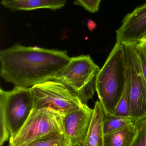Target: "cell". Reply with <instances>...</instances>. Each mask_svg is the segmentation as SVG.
Segmentation results:
<instances>
[{
	"label": "cell",
	"instance_id": "4",
	"mask_svg": "<svg viewBox=\"0 0 146 146\" xmlns=\"http://www.w3.org/2000/svg\"><path fill=\"white\" fill-rule=\"evenodd\" d=\"M100 69L89 55L74 56L52 80L64 84L83 104H87L96 91Z\"/></svg>",
	"mask_w": 146,
	"mask_h": 146
},
{
	"label": "cell",
	"instance_id": "3",
	"mask_svg": "<svg viewBox=\"0 0 146 146\" xmlns=\"http://www.w3.org/2000/svg\"><path fill=\"white\" fill-rule=\"evenodd\" d=\"M30 88L15 86L13 90L0 89V146L15 136L33 110Z\"/></svg>",
	"mask_w": 146,
	"mask_h": 146
},
{
	"label": "cell",
	"instance_id": "13",
	"mask_svg": "<svg viewBox=\"0 0 146 146\" xmlns=\"http://www.w3.org/2000/svg\"><path fill=\"white\" fill-rule=\"evenodd\" d=\"M130 74L127 65L126 79L124 89L112 115L115 116L130 118Z\"/></svg>",
	"mask_w": 146,
	"mask_h": 146
},
{
	"label": "cell",
	"instance_id": "7",
	"mask_svg": "<svg viewBox=\"0 0 146 146\" xmlns=\"http://www.w3.org/2000/svg\"><path fill=\"white\" fill-rule=\"evenodd\" d=\"M137 43L122 44L130 74V118L133 123L146 117V82L137 54Z\"/></svg>",
	"mask_w": 146,
	"mask_h": 146
},
{
	"label": "cell",
	"instance_id": "2",
	"mask_svg": "<svg viewBox=\"0 0 146 146\" xmlns=\"http://www.w3.org/2000/svg\"><path fill=\"white\" fill-rule=\"evenodd\" d=\"M127 64L122 44L116 43L97 78L96 92L106 116L112 115L124 89Z\"/></svg>",
	"mask_w": 146,
	"mask_h": 146
},
{
	"label": "cell",
	"instance_id": "1",
	"mask_svg": "<svg viewBox=\"0 0 146 146\" xmlns=\"http://www.w3.org/2000/svg\"><path fill=\"white\" fill-rule=\"evenodd\" d=\"M70 59L65 51L16 44L0 51V74L15 86L31 87L53 80Z\"/></svg>",
	"mask_w": 146,
	"mask_h": 146
},
{
	"label": "cell",
	"instance_id": "9",
	"mask_svg": "<svg viewBox=\"0 0 146 146\" xmlns=\"http://www.w3.org/2000/svg\"><path fill=\"white\" fill-rule=\"evenodd\" d=\"M116 33L117 44L140 42L146 33V3L124 17Z\"/></svg>",
	"mask_w": 146,
	"mask_h": 146
},
{
	"label": "cell",
	"instance_id": "20",
	"mask_svg": "<svg viewBox=\"0 0 146 146\" xmlns=\"http://www.w3.org/2000/svg\"><path fill=\"white\" fill-rule=\"evenodd\" d=\"M140 42H146V33L144 35V36L142 37V38H141Z\"/></svg>",
	"mask_w": 146,
	"mask_h": 146
},
{
	"label": "cell",
	"instance_id": "15",
	"mask_svg": "<svg viewBox=\"0 0 146 146\" xmlns=\"http://www.w3.org/2000/svg\"><path fill=\"white\" fill-rule=\"evenodd\" d=\"M64 135L54 134L44 136L31 142L26 146H69Z\"/></svg>",
	"mask_w": 146,
	"mask_h": 146
},
{
	"label": "cell",
	"instance_id": "5",
	"mask_svg": "<svg viewBox=\"0 0 146 146\" xmlns=\"http://www.w3.org/2000/svg\"><path fill=\"white\" fill-rule=\"evenodd\" d=\"M64 115L49 108L33 109L19 133L9 138L14 146H26L44 136L64 135Z\"/></svg>",
	"mask_w": 146,
	"mask_h": 146
},
{
	"label": "cell",
	"instance_id": "21",
	"mask_svg": "<svg viewBox=\"0 0 146 146\" xmlns=\"http://www.w3.org/2000/svg\"><path fill=\"white\" fill-rule=\"evenodd\" d=\"M8 146H14L13 145H11V144H9V145Z\"/></svg>",
	"mask_w": 146,
	"mask_h": 146
},
{
	"label": "cell",
	"instance_id": "22",
	"mask_svg": "<svg viewBox=\"0 0 146 146\" xmlns=\"http://www.w3.org/2000/svg\"><path fill=\"white\" fill-rule=\"evenodd\" d=\"M145 146H146V139L145 140Z\"/></svg>",
	"mask_w": 146,
	"mask_h": 146
},
{
	"label": "cell",
	"instance_id": "16",
	"mask_svg": "<svg viewBox=\"0 0 146 146\" xmlns=\"http://www.w3.org/2000/svg\"><path fill=\"white\" fill-rule=\"evenodd\" d=\"M136 123L137 126V133L130 146H145L146 139V117Z\"/></svg>",
	"mask_w": 146,
	"mask_h": 146
},
{
	"label": "cell",
	"instance_id": "8",
	"mask_svg": "<svg viewBox=\"0 0 146 146\" xmlns=\"http://www.w3.org/2000/svg\"><path fill=\"white\" fill-rule=\"evenodd\" d=\"M93 112V109L84 104L80 109L64 115V135L69 146H79L84 142L90 127Z\"/></svg>",
	"mask_w": 146,
	"mask_h": 146
},
{
	"label": "cell",
	"instance_id": "11",
	"mask_svg": "<svg viewBox=\"0 0 146 146\" xmlns=\"http://www.w3.org/2000/svg\"><path fill=\"white\" fill-rule=\"evenodd\" d=\"M67 0H1V4L11 12L32 11L40 9H48L53 11L61 9Z\"/></svg>",
	"mask_w": 146,
	"mask_h": 146
},
{
	"label": "cell",
	"instance_id": "10",
	"mask_svg": "<svg viewBox=\"0 0 146 146\" xmlns=\"http://www.w3.org/2000/svg\"><path fill=\"white\" fill-rule=\"evenodd\" d=\"M105 115L100 101H96L87 135L79 146H104L103 125Z\"/></svg>",
	"mask_w": 146,
	"mask_h": 146
},
{
	"label": "cell",
	"instance_id": "19",
	"mask_svg": "<svg viewBox=\"0 0 146 146\" xmlns=\"http://www.w3.org/2000/svg\"><path fill=\"white\" fill-rule=\"evenodd\" d=\"M87 26H88L89 29H90L91 31H92L93 29L96 28V26H97V25H96V23H94L93 21L90 20V21H88Z\"/></svg>",
	"mask_w": 146,
	"mask_h": 146
},
{
	"label": "cell",
	"instance_id": "24",
	"mask_svg": "<svg viewBox=\"0 0 146 146\" xmlns=\"http://www.w3.org/2000/svg\"></svg>",
	"mask_w": 146,
	"mask_h": 146
},
{
	"label": "cell",
	"instance_id": "18",
	"mask_svg": "<svg viewBox=\"0 0 146 146\" xmlns=\"http://www.w3.org/2000/svg\"><path fill=\"white\" fill-rule=\"evenodd\" d=\"M136 50L139 59L142 74L146 82V42H139L137 43Z\"/></svg>",
	"mask_w": 146,
	"mask_h": 146
},
{
	"label": "cell",
	"instance_id": "12",
	"mask_svg": "<svg viewBox=\"0 0 146 146\" xmlns=\"http://www.w3.org/2000/svg\"><path fill=\"white\" fill-rule=\"evenodd\" d=\"M137 131L136 123L104 135V146H130Z\"/></svg>",
	"mask_w": 146,
	"mask_h": 146
},
{
	"label": "cell",
	"instance_id": "17",
	"mask_svg": "<svg viewBox=\"0 0 146 146\" xmlns=\"http://www.w3.org/2000/svg\"><path fill=\"white\" fill-rule=\"evenodd\" d=\"M102 0H74V4L92 13L98 12Z\"/></svg>",
	"mask_w": 146,
	"mask_h": 146
},
{
	"label": "cell",
	"instance_id": "23",
	"mask_svg": "<svg viewBox=\"0 0 146 146\" xmlns=\"http://www.w3.org/2000/svg\"><path fill=\"white\" fill-rule=\"evenodd\" d=\"M19 1H26V0H19Z\"/></svg>",
	"mask_w": 146,
	"mask_h": 146
},
{
	"label": "cell",
	"instance_id": "6",
	"mask_svg": "<svg viewBox=\"0 0 146 146\" xmlns=\"http://www.w3.org/2000/svg\"><path fill=\"white\" fill-rule=\"evenodd\" d=\"M33 109L49 108L62 115L81 108L84 104L64 84L50 80L30 87Z\"/></svg>",
	"mask_w": 146,
	"mask_h": 146
},
{
	"label": "cell",
	"instance_id": "14",
	"mask_svg": "<svg viewBox=\"0 0 146 146\" xmlns=\"http://www.w3.org/2000/svg\"><path fill=\"white\" fill-rule=\"evenodd\" d=\"M133 123L130 118L105 115L103 125L104 134L105 135L115 132Z\"/></svg>",
	"mask_w": 146,
	"mask_h": 146
}]
</instances>
